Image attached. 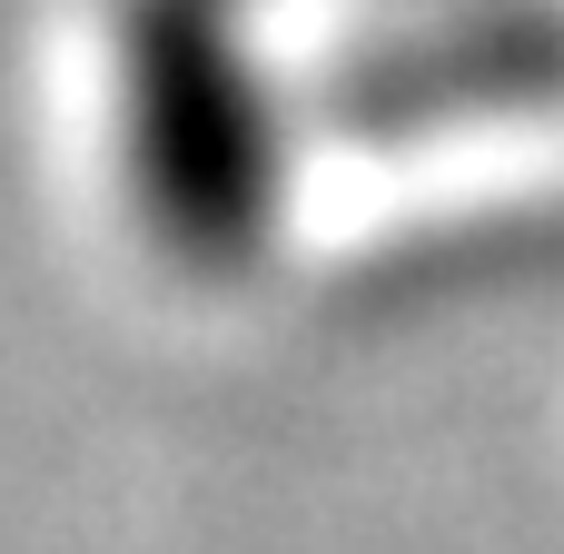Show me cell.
<instances>
[{
  "instance_id": "1",
  "label": "cell",
  "mask_w": 564,
  "mask_h": 554,
  "mask_svg": "<svg viewBox=\"0 0 564 554\" xmlns=\"http://www.w3.org/2000/svg\"><path fill=\"white\" fill-rule=\"evenodd\" d=\"M129 169L149 228L188 268H238L268 238V109L208 0H129Z\"/></svg>"
}]
</instances>
